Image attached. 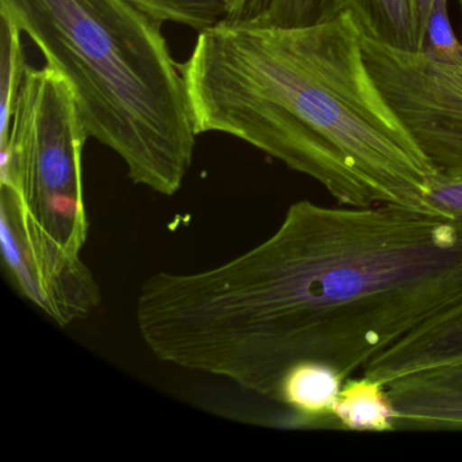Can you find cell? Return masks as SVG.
Listing matches in <instances>:
<instances>
[{
	"label": "cell",
	"mask_w": 462,
	"mask_h": 462,
	"mask_svg": "<svg viewBox=\"0 0 462 462\" xmlns=\"http://www.w3.org/2000/svg\"><path fill=\"white\" fill-rule=\"evenodd\" d=\"M459 310L462 221L299 201L272 236L226 263L148 278L136 321L161 361L273 400L297 365L346 381Z\"/></svg>",
	"instance_id": "1"
},
{
	"label": "cell",
	"mask_w": 462,
	"mask_h": 462,
	"mask_svg": "<svg viewBox=\"0 0 462 462\" xmlns=\"http://www.w3.org/2000/svg\"><path fill=\"white\" fill-rule=\"evenodd\" d=\"M343 10L305 26L226 20L180 64L197 134H229L320 183L339 204L431 212L437 172L367 69Z\"/></svg>",
	"instance_id": "2"
},
{
	"label": "cell",
	"mask_w": 462,
	"mask_h": 462,
	"mask_svg": "<svg viewBox=\"0 0 462 462\" xmlns=\"http://www.w3.org/2000/svg\"><path fill=\"white\" fill-rule=\"evenodd\" d=\"M0 17L69 83L88 137L132 182L163 196L182 188L199 134L163 23L128 0H0Z\"/></svg>",
	"instance_id": "3"
},
{
	"label": "cell",
	"mask_w": 462,
	"mask_h": 462,
	"mask_svg": "<svg viewBox=\"0 0 462 462\" xmlns=\"http://www.w3.org/2000/svg\"><path fill=\"white\" fill-rule=\"evenodd\" d=\"M88 139L69 83L48 66H29L0 147V240L13 282L42 308L71 301L94 282L79 258L88 235Z\"/></svg>",
	"instance_id": "4"
},
{
	"label": "cell",
	"mask_w": 462,
	"mask_h": 462,
	"mask_svg": "<svg viewBox=\"0 0 462 462\" xmlns=\"http://www.w3.org/2000/svg\"><path fill=\"white\" fill-rule=\"evenodd\" d=\"M394 429H462V358L386 383Z\"/></svg>",
	"instance_id": "5"
},
{
	"label": "cell",
	"mask_w": 462,
	"mask_h": 462,
	"mask_svg": "<svg viewBox=\"0 0 462 462\" xmlns=\"http://www.w3.org/2000/svg\"><path fill=\"white\" fill-rule=\"evenodd\" d=\"M462 358V310L394 343L364 367V377L386 385L419 370Z\"/></svg>",
	"instance_id": "6"
},
{
	"label": "cell",
	"mask_w": 462,
	"mask_h": 462,
	"mask_svg": "<svg viewBox=\"0 0 462 462\" xmlns=\"http://www.w3.org/2000/svg\"><path fill=\"white\" fill-rule=\"evenodd\" d=\"M365 36L396 50L421 52L415 0H346Z\"/></svg>",
	"instance_id": "7"
},
{
	"label": "cell",
	"mask_w": 462,
	"mask_h": 462,
	"mask_svg": "<svg viewBox=\"0 0 462 462\" xmlns=\"http://www.w3.org/2000/svg\"><path fill=\"white\" fill-rule=\"evenodd\" d=\"M345 380L328 367L301 364L291 367L281 381L273 400L296 412L300 419L331 416L332 405Z\"/></svg>",
	"instance_id": "8"
},
{
	"label": "cell",
	"mask_w": 462,
	"mask_h": 462,
	"mask_svg": "<svg viewBox=\"0 0 462 462\" xmlns=\"http://www.w3.org/2000/svg\"><path fill=\"white\" fill-rule=\"evenodd\" d=\"M331 418L346 430L391 431L394 413L385 386L369 378H347L332 405Z\"/></svg>",
	"instance_id": "9"
},
{
	"label": "cell",
	"mask_w": 462,
	"mask_h": 462,
	"mask_svg": "<svg viewBox=\"0 0 462 462\" xmlns=\"http://www.w3.org/2000/svg\"><path fill=\"white\" fill-rule=\"evenodd\" d=\"M137 9L161 23L208 31L231 18L229 0H128Z\"/></svg>",
	"instance_id": "10"
},
{
	"label": "cell",
	"mask_w": 462,
	"mask_h": 462,
	"mask_svg": "<svg viewBox=\"0 0 462 462\" xmlns=\"http://www.w3.org/2000/svg\"><path fill=\"white\" fill-rule=\"evenodd\" d=\"M0 110H2V128H0V147L6 144L9 136L10 120L13 106L25 75V51L23 45V32L7 18L0 17Z\"/></svg>",
	"instance_id": "11"
},
{
	"label": "cell",
	"mask_w": 462,
	"mask_h": 462,
	"mask_svg": "<svg viewBox=\"0 0 462 462\" xmlns=\"http://www.w3.org/2000/svg\"><path fill=\"white\" fill-rule=\"evenodd\" d=\"M346 10V0H256L247 18L275 26L323 23Z\"/></svg>",
	"instance_id": "12"
},
{
	"label": "cell",
	"mask_w": 462,
	"mask_h": 462,
	"mask_svg": "<svg viewBox=\"0 0 462 462\" xmlns=\"http://www.w3.org/2000/svg\"><path fill=\"white\" fill-rule=\"evenodd\" d=\"M421 52L442 63L462 64V42L450 23L448 0H435Z\"/></svg>",
	"instance_id": "13"
},
{
	"label": "cell",
	"mask_w": 462,
	"mask_h": 462,
	"mask_svg": "<svg viewBox=\"0 0 462 462\" xmlns=\"http://www.w3.org/2000/svg\"><path fill=\"white\" fill-rule=\"evenodd\" d=\"M426 202L434 215L462 221V180L434 175L426 194Z\"/></svg>",
	"instance_id": "14"
},
{
	"label": "cell",
	"mask_w": 462,
	"mask_h": 462,
	"mask_svg": "<svg viewBox=\"0 0 462 462\" xmlns=\"http://www.w3.org/2000/svg\"><path fill=\"white\" fill-rule=\"evenodd\" d=\"M418 10L419 33H420L421 45H424V34H426L427 23L431 14L435 0H415Z\"/></svg>",
	"instance_id": "15"
},
{
	"label": "cell",
	"mask_w": 462,
	"mask_h": 462,
	"mask_svg": "<svg viewBox=\"0 0 462 462\" xmlns=\"http://www.w3.org/2000/svg\"><path fill=\"white\" fill-rule=\"evenodd\" d=\"M231 2V18L229 20H242L250 14L254 0H229Z\"/></svg>",
	"instance_id": "16"
},
{
	"label": "cell",
	"mask_w": 462,
	"mask_h": 462,
	"mask_svg": "<svg viewBox=\"0 0 462 462\" xmlns=\"http://www.w3.org/2000/svg\"><path fill=\"white\" fill-rule=\"evenodd\" d=\"M457 4H458L459 10H461V14H462V0H457Z\"/></svg>",
	"instance_id": "17"
}]
</instances>
